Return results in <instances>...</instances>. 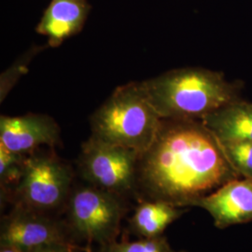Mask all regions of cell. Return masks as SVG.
Wrapping results in <instances>:
<instances>
[{
    "label": "cell",
    "mask_w": 252,
    "mask_h": 252,
    "mask_svg": "<svg viewBox=\"0 0 252 252\" xmlns=\"http://www.w3.org/2000/svg\"><path fill=\"white\" fill-rule=\"evenodd\" d=\"M239 178L222 145L201 121L162 119L153 143L139 155L136 198L194 207Z\"/></svg>",
    "instance_id": "1"
},
{
    "label": "cell",
    "mask_w": 252,
    "mask_h": 252,
    "mask_svg": "<svg viewBox=\"0 0 252 252\" xmlns=\"http://www.w3.org/2000/svg\"><path fill=\"white\" fill-rule=\"evenodd\" d=\"M162 120H194L241 100V85L201 67L175 69L143 81Z\"/></svg>",
    "instance_id": "2"
},
{
    "label": "cell",
    "mask_w": 252,
    "mask_h": 252,
    "mask_svg": "<svg viewBox=\"0 0 252 252\" xmlns=\"http://www.w3.org/2000/svg\"><path fill=\"white\" fill-rule=\"evenodd\" d=\"M162 119L143 81L118 87L91 119L92 136L141 154L153 143Z\"/></svg>",
    "instance_id": "3"
},
{
    "label": "cell",
    "mask_w": 252,
    "mask_h": 252,
    "mask_svg": "<svg viewBox=\"0 0 252 252\" xmlns=\"http://www.w3.org/2000/svg\"><path fill=\"white\" fill-rule=\"evenodd\" d=\"M73 178L72 168L54 148H40L26 155L22 178L9 202L13 207L50 214L65 207Z\"/></svg>",
    "instance_id": "4"
},
{
    "label": "cell",
    "mask_w": 252,
    "mask_h": 252,
    "mask_svg": "<svg viewBox=\"0 0 252 252\" xmlns=\"http://www.w3.org/2000/svg\"><path fill=\"white\" fill-rule=\"evenodd\" d=\"M124 198L93 185L74 187L65 205L73 236L104 247L116 241L126 215Z\"/></svg>",
    "instance_id": "5"
},
{
    "label": "cell",
    "mask_w": 252,
    "mask_h": 252,
    "mask_svg": "<svg viewBox=\"0 0 252 252\" xmlns=\"http://www.w3.org/2000/svg\"><path fill=\"white\" fill-rule=\"evenodd\" d=\"M139 153L91 135L81 146L79 170L88 184L125 199L136 197Z\"/></svg>",
    "instance_id": "6"
},
{
    "label": "cell",
    "mask_w": 252,
    "mask_h": 252,
    "mask_svg": "<svg viewBox=\"0 0 252 252\" xmlns=\"http://www.w3.org/2000/svg\"><path fill=\"white\" fill-rule=\"evenodd\" d=\"M71 235L66 223L47 213L13 207L9 215L2 219L0 244L15 247L23 252L55 244L78 246Z\"/></svg>",
    "instance_id": "7"
},
{
    "label": "cell",
    "mask_w": 252,
    "mask_h": 252,
    "mask_svg": "<svg viewBox=\"0 0 252 252\" xmlns=\"http://www.w3.org/2000/svg\"><path fill=\"white\" fill-rule=\"evenodd\" d=\"M59 142L60 128L48 115L0 118V144L10 152L27 155L41 147L54 148Z\"/></svg>",
    "instance_id": "8"
},
{
    "label": "cell",
    "mask_w": 252,
    "mask_h": 252,
    "mask_svg": "<svg viewBox=\"0 0 252 252\" xmlns=\"http://www.w3.org/2000/svg\"><path fill=\"white\" fill-rule=\"evenodd\" d=\"M210 214L219 229L252 220V179H235L195 203Z\"/></svg>",
    "instance_id": "9"
},
{
    "label": "cell",
    "mask_w": 252,
    "mask_h": 252,
    "mask_svg": "<svg viewBox=\"0 0 252 252\" xmlns=\"http://www.w3.org/2000/svg\"><path fill=\"white\" fill-rule=\"evenodd\" d=\"M90 9L87 0H52L36 31L47 37L49 46L58 47L81 32Z\"/></svg>",
    "instance_id": "10"
},
{
    "label": "cell",
    "mask_w": 252,
    "mask_h": 252,
    "mask_svg": "<svg viewBox=\"0 0 252 252\" xmlns=\"http://www.w3.org/2000/svg\"><path fill=\"white\" fill-rule=\"evenodd\" d=\"M201 122L220 142H252V103L239 100L203 118Z\"/></svg>",
    "instance_id": "11"
},
{
    "label": "cell",
    "mask_w": 252,
    "mask_h": 252,
    "mask_svg": "<svg viewBox=\"0 0 252 252\" xmlns=\"http://www.w3.org/2000/svg\"><path fill=\"white\" fill-rule=\"evenodd\" d=\"M185 213L179 207L162 201L141 200L135 207L131 226L135 234L143 238L161 236L166 227Z\"/></svg>",
    "instance_id": "12"
},
{
    "label": "cell",
    "mask_w": 252,
    "mask_h": 252,
    "mask_svg": "<svg viewBox=\"0 0 252 252\" xmlns=\"http://www.w3.org/2000/svg\"><path fill=\"white\" fill-rule=\"evenodd\" d=\"M26 155L13 153L0 144L1 200L8 201L18 186L24 171Z\"/></svg>",
    "instance_id": "13"
},
{
    "label": "cell",
    "mask_w": 252,
    "mask_h": 252,
    "mask_svg": "<svg viewBox=\"0 0 252 252\" xmlns=\"http://www.w3.org/2000/svg\"><path fill=\"white\" fill-rule=\"evenodd\" d=\"M220 144L222 145L229 161L239 175L243 178L252 179V142L225 141L220 142Z\"/></svg>",
    "instance_id": "14"
},
{
    "label": "cell",
    "mask_w": 252,
    "mask_h": 252,
    "mask_svg": "<svg viewBox=\"0 0 252 252\" xmlns=\"http://www.w3.org/2000/svg\"><path fill=\"white\" fill-rule=\"evenodd\" d=\"M164 236L142 238L136 241L113 242L103 248L102 252H171Z\"/></svg>",
    "instance_id": "15"
},
{
    "label": "cell",
    "mask_w": 252,
    "mask_h": 252,
    "mask_svg": "<svg viewBox=\"0 0 252 252\" xmlns=\"http://www.w3.org/2000/svg\"><path fill=\"white\" fill-rule=\"evenodd\" d=\"M75 250H87L91 252L90 250H88L87 248H81L80 246L55 244V245L44 246L30 252H73Z\"/></svg>",
    "instance_id": "16"
},
{
    "label": "cell",
    "mask_w": 252,
    "mask_h": 252,
    "mask_svg": "<svg viewBox=\"0 0 252 252\" xmlns=\"http://www.w3.org/2000/svg\"><path fill=\"white\" fill-rule=\"evenodd\" d=\"M0 252H21L18 249H16L15 247L9 246V245H2L0 246Z\"/></svg>",
    "instance_id": "17"
},
{
    "label": "cell",
    "mask_w": 252,
    "mask_h": 252,
    "mask_svg": "<svg viewBox=\"0 0 252 252\" xmlns=\"http://www.w3.org/2000/svg\"><path fill=\"white\" fill-rule=\"evenodd\" d=\"M80 251H85V252H89V251H87V250H75V251H74L73 252H79Z\"/></svg>",
    "instance_id": "18"
},
{
    "label": "cell",
    "mask_w": 252,
    "mask_h": 252,
    "mask_svg": "<svg viewBox=\"0 0 252 252\" xmlns=\"http://www.w3.org/2000/svg\"><path fill=\"white\" fill-rule=\"evenodd\" d=\"M171 252H173V251H172Z\"/></svg>",
    "instance_id": "19"
}]
</instances>
